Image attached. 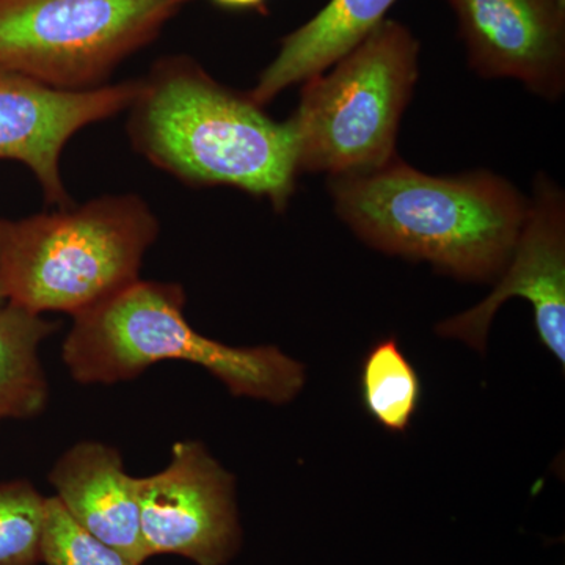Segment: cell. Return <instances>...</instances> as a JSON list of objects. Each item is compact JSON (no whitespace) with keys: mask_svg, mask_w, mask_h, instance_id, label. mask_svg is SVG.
Here are the masks:
<instances>
[{"mask_svg":"<svg viewBox=\"0 0 565 565\" xmlns=\"http://www.w3.org/2000/svg\"><path fill=\"white\" fill-rule=\"evenodd\" d=\"M47 479L82 530L134 564L150 559L141 537L137 476L126 473L117 448L79 441L58 457Z\"/></svg>","mask_w":565,"mask_h":565,"instance_id":"obj_11","label":"cell"},{"mask_svg":"<svg viewBox=\"0 0 565 565\" xmlns=\"http://www.w3.org/2000/svg\"><path fill=\"white\" fill-rule=\"evenodd\" d=\"M7 303L6 292H3L2 286H0V307Z\"/></svg>","mask_w":565,"mask_h":565,"instance_id":"obj_19","label":"cell"},{"mask_svg":"<svg viewBox=\"0 0 565 565\" xmlns=\"http://www.w3.org/2000/svg\"><path fill=\"white\" fill-rule=\"evenodd\" d=\"M471 66L487 77H511L539 95L564 88L565 17L553 0H448Z\"/></svg>","mask_w":565,"mask_h":565,"instance_id":"obj_10","label":"cell"},{"mask_svg":"<svg viewBox=\"0 0 565 565\" xmlns=\"http://www.w3.org/2000/svg\"><path fill=\"white\" fill-rule=\"evenodd\" d=\"M46 497L29 481L0 484V565H39Z\"/></svg>","mask_w":565,"mask_h":565,"instance_id":"obj_15","label":"cell"},{"mask_svg":"<svg viewBox=\"0 0 565 565\" xmlns=\"http://www.w3.org/2000/svg\"><path fill=\"white\" fill-rule=\"evenodd\" d=\"M158 234L154 212L132 193L0 217V286L32 313H84L139 280Z\"/></svg>","mask_w":565,"mask_h":565,"instance_id":"obj_4","label":"cell"},{"mask_svg":"<svg viewBox=\"0 0 565 565\" xmlns=\"http://www.w3.org/2000/svg\"><path fill=\"white\" fill-rule=\"evenodd\" d=\"M191 0H0V68L66 92L103 87Z\"/></svg>","mask_w":565,"mask_h":565,"instance_id":"obj_6","label":"cell"},{"mask_svg":"<svg viewBox=\"0 0 565 565\" xmlns=\"http://www.w3.org/2000/svg\"><path fill=\"white\" fill-rule=\"evenodd\" d=\"M360 392L367 414L390 433H405L423 399V384L397 338L379 341L364 356Z\"/></svg>","mask_w":565,"mask_h":565,"instance_id":"obj_14","label":"cell"},{"mask_svg":"<svg viewBox=\"0 0 565 565\" xmlns=\"http://www.w3.org/2000/svg\"><path fill=\"white\" fill-rule=\"evenodd\" d=\"M492 292L462 315L437 327L444 338L486 351L487 334L501 305L522 297L533 305L539 340L565 364V203L564 195L546 178H539L527 203L522 232Z\"/></svg>","mask_w":565,"mask_h":565,"instance_id":"obj_8","label":"cell"},{"mask_svg":"<svg viewBox=\"0 0 565 565\" xmlns=\"http://www.w3.org/2000/svg\"><path fill=\"white\" fill-rule=\"evenodd\" d=\"M129 107L132 147L192 185H230L282 210L292 195L297 140L250 98L212 79L189 57L156 63Z\"/></svg>","mask_w":565,"mask_h":565,"instance_id":"obj_1","label":"cell"},{"mask_svg":"<svg viewBox=\"0 0 565 565\" xmlns=\"http://www.w3.org/2000/svg\"><path fill=\"white\" fill-rule=\"evenodd\" d=\"M419 44L384 21L330 74L305 81L291 122L299 172H370L396 158L397 128L418 79Z\"/></svg>","mask_w":565,"mask_h":565,"instance_id":"obj_5","label":"cell"},{"mask_svg":"<svg viewBox=\"0 0 565 565\" xmlns=\"http://www.w3.org/2000/svg\"><path fill=\"white\" fill-rule=\"evenodd\" d=\"M41 563L46 565H137L71 519L57 498H46Z\"/></svg>","mask_w":565,"mask_h":565,"instance_id":"obj_16","label":"cell"},{"mask_svg":"<svg viewBox=\"0 0 565 565\" xmlns=\"http://www.w3.org/2000/svg\"><path fill=\"white\" fill-rule=\"evenodd\" d=\"M141 82L66 92L0 68V159L24 163L52 206L68 207L61 159L74 134L128 110Z\"/></svg>","mask_w":565,"mask_h":565,"instance_id":"obj_9","label":"cell"},{"mask_svg":"<svg viewBox=\"0 0 565 565\" xmlns=\"http://www.w3.org/2000/svg\"><path fill=\"white\" fill-rule=\"evenodd\" d=\"M217 6L225 7V9L234 10H256L263 9L266 0H212Z\"/></svg>","mask_w":565,"mask_h":565,"instance_id":"obj_17","label":"cell"},{"mask_svg":"<svg viewBox=\"0 0 565 565\" xmlns=\"http://www.w3.org/2000/svg\"><path fill=\"white\" fill-rule=\"evenodd\" d=\"M330 191L338 214L367 244L467 280L503 273L527 214L526 200L503 178L430 177L396 158L332 177Z\"/></svg>","mask_w":565,"mask_h":565,"instance_id":"obj_2","label":"cell"},{"mask_svg":"<svg viewBox=\"0 0 565 565\" xmlns=\"http://www.w3.org/2000/svg\"><path fill=\"white\" fill-rule=\"evenodd\" d=\"M137 492L148 557L174 555L196 565H226L239 553L236 478L203 441L174 444L163 470L137 478Z\"/></svg>","mask_w":565,"mask_h":565,"instance_id":"obj_7","label":"cell"},{"mask_svg":"<svg viewBox=\"0 0 565 565\" xmlns=\"http://www.w3.org/2000/svg\"><path fill=\"white\" fill-rule=\"evenodd\" d=\"M396 0H330L307 24L282 39L248 98L259 107L297 82L321 74L344 57L377 25Z\"/></svg>","mask_w":565,"mask_h":565,"instance_id":"obj_12","label":"cell"},{"mask_svg":"<svg viewBox=\"0 0 565 565\" xmlns=\"http://www.w3.org/2000/svg\"><path fill=\"white\" fill-rule=\"evenodd\" d=\"M178 282L134 281L73 316L62 356L82 385L134 381L152 364L178 360L203 367L233 396L282 405L302 392L305 366L274 345L233 348L203 337L184 316Z\"/></svg>","mask_w":565,"mask_h":565,"instance_id":"obj_3","label":"cell"},{"mask_svg":"<svg viewBox=\"0 0 565 565\" xmlns=\"http://www.w3.org/2000/svg\"><path fill=\"white\" fill-rule=\"evenodd\" d=\"M57 322L7 302L0 307V419H29L43 414L50 384L39 349Z\"/></svg>","mask_w":565,"mask_h":565,"instance_id":"obj_13","label":"cell"},{"mask_svg":"<svg viewBox=\"0 0 565 565\" xmlns=\"http://www.w3.org/2000/svg\"><path fill=\"white\" fill-rule=\"evenodd\" d=\"M553 3H555L556 10L565 17V0H553Z\"/></svg>","mask_w":565,"mask_h":565,"instance_id":"obj_18","label":"cell"}]
</instances>
